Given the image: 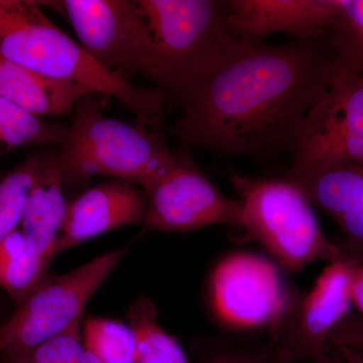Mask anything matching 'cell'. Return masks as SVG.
Instances as JSON below:
<instances>
[{"label": "cell", "instance_id": "1", "mask_svg": "<svg viewBox=\"0 0 363 363\" xmlns=\"http://www.w3.org/2000/svg\"><path fill=\"white\" fill-rule=\"evenodd\" d=\"M329 35L274 45L238 40L180 98L168 133L186 147L228 156L292 152L308 112L331 85Z\"/></svg>", "mask_w": 363, "mask_h": 363}, {"label": "cell", "instance_id": "2", "mask_svg": "<svg viewBox=\"0 0 363 363\" xmlns=\"http://www.w3.org/2000/svg\"><path fill=\"white\" fill-rule=\"evenodd\" d=\"M0 56L58 80L116 98L143 126L162 125L167 97L100 65L45 13L37 0H0Z\"/></svg>", "mask_w": 363, "mask_h": 363}, {"label": "cell", "instance_id": "3", "mask_svg": "<svg viewBox=\"0 0 363 363\" xmlns=\"http://www.w3.org/2000/svg\"><path fill=\"white\" fill-rule=\"evenodd\" d=\"M98 93L75 108L68 135L56 154L64 183L104 176L145 190L189 156L174 152L156 131L107 116Z\"/></svg>", "mask_w": 363, "mask_h": 363}, {"label": "cell", "instance_id": "4", "mask_svg": "<svg viewBox=\"0 0 363 363\" xmlns=\"http://www.w3.org/2000/svg\"><path fill=\"white\" fill-rule=\"evenodd\" d=\"M149 35L157 89L180 98L231 51L226 1L135 0Z\"/></svg>", "mask_w": 363, "mask_h": 363}, {"label": "cell", "instance_id": "5", "mask_svg": "<svg viewBox=\"0 0 363 363\" xmlns=\"http://www.w3.org/2000/svg\"><path fill=\"white\" fill-rule=\"evenodd\" d=\"M230 181L242 207L241 228L281 266L300 272L315 260L343 259L337 243L322 233L313 205L293 182L238 173L231 174Z\"/></svg>", "mask_w": 363, "mask_h": 363}, {"label": "cell", "instance_id": "6", "mask_svg": "<svg viewBox=\"0 0 363 363\" xmlns=\"http://www.w3.org/2000/svg\"><path fill=\"white\" fill-rule=\"evenodd\" d=\"M128 250L121 247L67 274L45 277L0 327V355L33 350L82 321L91 297Z\"/></svg>", "mask_w": 363, "mask_h": 363}, {"label": "cell", "instance_id": "7", "mask_svg": "<svg viewBox=\"0 0 363 363\" xmlns=\"http://www.w3.org/2000/svg\"><path fill=\"white\" fill-rule=\"evenodd\" d=\"M278 267L252 252H233L219 260L210 274V309L218 323L236 333L279 324L294 296Z\"/></svg>", "mask_w": 363, "mask_h": 363}, {"label": "cell", "instance_id": "8", "mask_svg": "<svg viewBox=\"0 0 363 363\" xmlns=\"http://www.w3.org/2000/svg\"><path fill=\"white\" fill-rule=\"evenodd\" d=\"M69 21L79 44L100 65L123 77L140 74L152 78L149 35L135 0L39 1Z\"/></svg>", "mask_w": 363, "mask_h": 363}, {"label": "cell", "instance_id": "9", "mask_svg": "<svg viewBox=\"0 0 363 363\" xmlns=\"http://www.w3.org/2000/svg\"><path fill=\"white\" fill-rule=\"evenodd\" d=\"M286 178L363 162V75L335 79L308 112Z\"/></svg>", "mask_w": 363, "mask_h": 363}, {"label": "cell", "instance_id": "10", "mask_svg": "<svg viewBox=\"0 0 363 363\" xmlns=\"http://www.w3.org/2000/svg\"><path fill=\"white\" fill-rule=\"evenodd\" d=\"M352 260L329 262L309 291L294 294L269 341L298 362L326 354L332 332L352 308Z\"/></svg>", "mask_w": 363, "mask_h": 363}, {"label": "cell", "instance_id": "11", "mask_svg": "<svg viewBox=\"0 0 363 363\" xmlns=\"http://www.w3.org/2000/svg\"><path fill=\"white\" fill-rule=\"evenodd\" d=\"M143 191L147 231L188 233L212 225H242L240 200L221 193L190 156Z\"/></svg>", "mask_w": 363, "mask_h": 363}, {"label": "cell", "instance_id": "12", "mask_svg": "<svg viewBox=\"0 0 363 363\" xmlns=\"http://www.w3.org/2000/svg\"><path fill=\"white\" fill-rule=\"evenodd\" d=\"M147 211L145 191L123 180L104 182L68 202L58 253L119 227L143 224Z\"/></svg>", "mask_w": 363, "mask_h": 363}, {"label": "cell", "instance_id": "13", "mask_svg": "<svg viewBox=\"0 0 363 363\" xmlns=\"http://www.w3.org/2000/svg\"><path fill=\"white\" fill-rule=\"evenodd\" d=\"M286 179L337 224L342 240L336 243L343 259L363 264V162L334 164Z\"/></svg>", "mask_w": 363, "mask_h": 363}, {"label": "cell", "instance_id": "14", "mask_svg": "<svg viewBox=\"0 0 363 363\" xmlns=\"http://www.w3.org/2000/svg\"><path fill=\"white\" fill-rule=\"evenodd\" d=\"M226 4L229 30L241 39L279 33L298 40L323 37L334 14V0H230Z\"/></svg>", "mask_w": 363, "mask_h": 363}, {"label": "cell", "instance_id": "15", "mask_svg": "<svg viewBox=\"0 0 363 363\" xmlns=\"http://www.w3.org/2000/svg\"><path fill=\"white\" fill-rule=\"evenodd\" d=\"M63 186L56 155H45L26 201L21 230L35 255L48 266L59 255L60 236L68 207Z\"/></svg>", "mask_w": 363, "mask_h": 363}, {"label": "cell", "instance_id": "16", "mask_svg": "<svg viewBox=\"0 0 363 363\" xmlns=\"http://www.w3.org/2000/svg\"><path fill=\"white\" fill-rule=\"evenodd\" d=\"M91 93L85 86L47 77L0 56V96L33 116H67Z\"/></svg>", "mask_w": 363, "mask_h": 363}, {"label": "cell", "instance_id": "17", "mask_svg": "<svg viewBox=\"0 0 363 363\" xmlns=\"http://www.w3.org/2000/svg\"><path fill=\"white\" fill-rule=\"evenodd\" d=\"M126 319L135 336V363H194L176 336L159 323V311L149 297H138L128 307Z\"/></svg>", "mask_w": 363, "mask_h": 363}, {"label": "cell", "instance_id": "18", "mask_svg": "<svg viewBox=\"0 0 363 363\" xmlns=\"http://www.w3.org/2000/svg\"><path fill=\"white\" fill-rule=\"evenodd\" d=\"M49 267L35 255L21 229L0 242V289L16 306L44 281Z\"/></svg>", "mask_w": 363, "mask_h": 363}, {"label": "cell", "instance_id": "19", "mask_svg": "<svg viewBox=\"0 0 363 363\" xmlns=\"http://www.w3.org/2000/svg\"><path fill=\"white\" fill-rule=\"evenodd\" d=\"M328 35L335 52L332 81L363 75V0H334Z\"/></svg>", "mask_w": 363, "mask_h": 363}, {"label": "cell", "instance_id": "20", "mask_svg": "<svg viewBox=\"0 0 363 363\" xmlns=\"http://www.w3.org/2000/svg\"><path fill=\"white\" fill-rule=\"evenodd\" d=\"M69 126L47 123L0 96V157L26 145L62 143Z\"/></svg>", "mask_w": 363, "mask_h": 363}, {"label": "cell", "instance_id": "21", "mask_svg": "<svg viewBox=\"0 0 363 363\" xmlns=\"http://www.w3.org/2000/svg\"><path fill=\"white\" fill-rule=\"evenodd\" d=\"M85 347L102 363H135V336L128 323L88 316L81 326Z\"/></svg>", "mask_w": 363, "mask_h": 363}, {"label": "cell", "instance_id": "22", "mask_svg": "<svg viewBox=\"0 0 363 363\" xmlns=\"http://www.w3.org/2000/svg\"><path fill=\"white\" fill-rule=\"evenodd\" d=\"M45 155H32L0 179V242L18 229Z\"/></svg>", "mask_w": 363, "mask_h": 363}, {"label": "cell", "instance_id": "23", "mask_svg": "<svg viewBox=\"0 0 363 363\" xmlns=\"http://www.w3.org/2000/svg\"><path fill=\"white\" fill-rule=\"evenodd\" d=\"M0 363H102L85 347L81 322L65 333L16 354L0 355Z\"/></svg>", "mask_w": 363, "mask_h": 363}, {"label": "cell", "instance_id": "24", "mask_svg": "<svg viewBox=\"0 0 363 363\" xmlns=\"http://www.w3.org/2000/svg\"><path fill=\"white\" fill-rule=\"evenodd\" d=\"M269 341L253 344L230 338H211L193 346L194 363H267Z\"/></svg>", "mask_w": 363, "mask_h": 363}, {"label": "cell", "instance_id": "25", "mask_svg": "<svg viewBox=\"0 0 363 363\" xmlns=\"http://www.w3.org/2000/svg\"><path fill=\"white\" fill-rule=\"evenodd\" d=\"M332 345L355 353L363 359V316L351 311L332 332Z\"/></svg>", "mask_w": 363, "mask_h": 363}, {"label": "cell", "instance_id": "26", "mask_svg": "<svg viewBox=\"0 0 363 363\" xmlns=\"http://www.w3.org/2000/svg\"><path fill=\"white\" fill-rule=\"evenodd\" d=\"M351 298L357 307V313L363 316V264L353 262L352 279H351Z\"/></svg>", "mask_w": 363, "mask_h": 363}, {"label": "cell", "instance_id": "27", "mask_svg": "<svg viewBox=\"0 0 363 363\" xmlns=\"http://www.w3.org/2000/svg\"><path fill=\"white\" fill-rule=\"evenodd\" d=\"M311 363H353L348 358L344 357L342 352L336 346L332 345L330 350L326 354L314 360Z\"/></svg>", "mask_w": 363, "mask_h": 363}, {"label": "cell", "instance_id": "28", "mask_svg": "<svg viewBox=\"0 0 363 363\" xmlns=\"http://www.w3.org/2000/svg\"><path fill=\"white\" fill-rule=\"evenodd\" d=\"M267 363H298L290 355L286 354L283 350L274 346L269 341V355H267Z\"/></svg>", "mask_w": 363, "mask_h": 363}, {"label": "cell", "instance_id": "29", "mask_svg": "<svg viewBox=\"0 0 363 363\" xmlns=\"http://www.w3.org/2000/svg\"><path fill=\"white\" fill-rule=\"evenodd\" d=\"M341 352L343 353L344 357L348 358L351 362L353 363H363L362 358L358 357V355L355 354V353L351 352V351L347 350H344V348L337 347Z\"/></svg>", "mask_w": 363, "mask_h": 363}]
</instances>
